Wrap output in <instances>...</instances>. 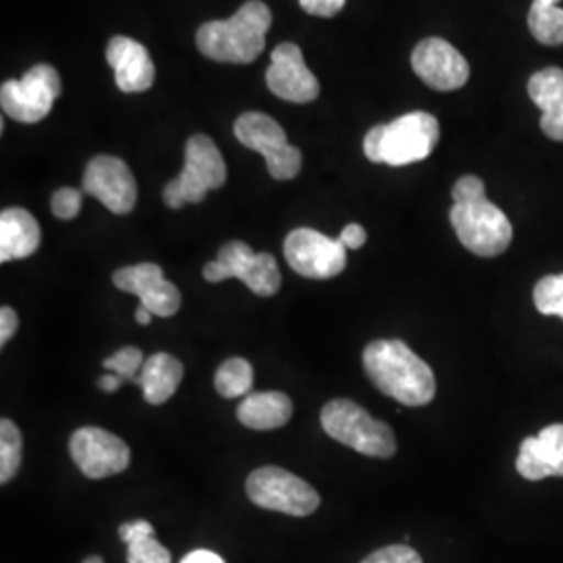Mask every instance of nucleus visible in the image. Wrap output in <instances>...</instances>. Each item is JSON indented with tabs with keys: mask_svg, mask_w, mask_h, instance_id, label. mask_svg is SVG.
Listing matches in <instances>:
<instances>
[{
	"mask_svg": "<svg viewBox=\"0 0 563 563\" xmlns=\"http://www.w3.org/2000/svg\"><path fill=\"white\" fill-rule=\"evenodd\" d=\"M449 220L463 246L478 257H499L514 241V225L495 202L486 199L478 176L455 181Z\"/></svg>",
	"mask_w": 563,
	"mask_h": 563,
	"instance_id": "1",
	"label": "nucleus"
},
{
	"mask_svg": "<svg viewBox=\"0 0 563 563\" xmlns=\"http://www.w3.org/2000/svg\"><path fill=\"white\" fill-rule=\"evenodd\" d=\"M363 367L383 395L402 405L423 407L437 395L434 372L399 339L369 342Z\"/></svg>",
	"mask_w": 563,
	"mask_h": 563,
	"instance_id": "2",
	"label": "nucleus"
},
{
	"mask_svg": "<svg viewBox=\"0 0 563 563\" xmlns=\"http://www.w3.org/2000/svg\"><path fill=\"white\" fill-rule=\"evenodd\" d=\"M269 27V7L262 0H249L230 20L201 25L197 32V46L211 60L246 65L260 59Z\"/></svg>",
	"mask_w": 563,
	"mask_h": 563,
	"instance_id": "3",
	"label": "nucleus"
},
{
	"mask_svg": "<svg viewBox=\"0 0 563 563\" xmlns=\"http://www.w3.org/2000/svg\"><path fill=\"white\" fill-rule=\"evenodd\" d=\"M439 141V120L426 111H413L390 123L374 125L363 139V153L372 163L402 167L428 159Z\"/></svg>",
	"mask_w": 563,
	"mask_h": 563,
	"instance_id": "4",
	"label": "nucleus"
},
{
	"mask_svg": "<svg viewBox=\"0 0 563 563\" xmlns=\"http://www.w3.org/2000/svg\"><path fill=\"white\" fill-rule=\"evenodd\" d=\"M323 432L367 457L390 460L397 453L395 432L388 423L372 418L362 405L351 399H334L322 409Z\"/></svg>",
	"mask_w": 563,
	"mask_h": 563,
	"instance_id": "5",
	"label": "nucleus"
},
{
	"mask_svg": "<svg viewBox=\"0 0 563 563\" xmlns=\"http://www.w3.org/2000/svg\"><path fill=\"white\" fill-rule=\"evenodd\" d=\"M228 167L218 144L205 134H195L186 142V159L180 176L163 188V202L169 209L202 202L209 190L222 188Z\"/></svg>",
	"mask_w": 563,
	"mask_h": 563,
	"instance_id": "6",
	"label": "nucleus"
},
{
	"mask_svg": "<svg viewBox=\"0 0 563 563\" xmlns=\"http://www.w3.org/2000/svg\"><path fill=\"white\" fill-rule=\"evenodd\" d=\"M246 495L253 504L292 518H307L322 504L320 493L292 472L265 465L246 478Z\"/></svg>",
	"mask_w": 563,
	"mask_h": 563,
	"instance_id": "7",
	"label": "nucleus"
},
{
	"mask_svg": "<svg viewBox=\"0 0 563 563\" xmlns=\"http://www.w3.org/2000/svg\"><path fill=\"white\" fill-rule=\"evenodd\" d=\"M202 278L211 284L236 280L257 297H274L280 290L282 274L274 255L255 253L246 242L232 241L223 244L216 262L207 263Z\"/></svg>",
	"mask_w": 563,
	"mask_h": 563,
	"instance_id": "8",
	"label": "nucleus"
},
{
	"mask_svg": "<svg viewBox=\"0 0 563 563\" xmlns=\"http://www.w3.org/2000/svg\"><path fill=\"white\" fill-rule=\"evenodd\" d=\"M234 134L242 146L263 155L274 180H292L302 167L301 151L290 144L278 121L260 111L242 113L234 123Z\"/></svg>",
	"mask_w": 563,
	"mask_h": 563,
	"instance_id": "9",
	"label": "nucleus"
},
{
	"mask_svg": "<svg viewBox=\"0 0 563 563\" xmlns=\"http://www.w3.org/2000/svg\"><path fill=\"white\" fill-rule=\"evenodd\" d=\"M60 95L59 71L38 63L25 71L21 80H7L0 88L2 113L21 123H38L44 120Z\"/></svg>",
	"mask_w": 563,
	"mask_h": 563,
	"instance_id": "10",
	"label": "nucleus"
},
{
	"mask_svg": "<svg viewBox=\"0 0 563 563\" xmlns=\"http://www.w3.org/2000/svg\"><path fill=\"white\" fill-rule=\"evenodd\" d=\"M286 263L311 280L336 278L346 267V246L311 228H297L284 241Z\"/></svg>",
	"mask_w": 563,
	"mask_h": 563,
	"instance_id": "11",
	"label": "nucleus"
},
{
	"mask_svg": "<svg viewBox=\"0 0 563 563\" xmlns=\"http://www.w3.org/2000/svg\"><path fill=\"white\" fill-rule=\"evenodd\" d=\"M69 453L81 474L92 481H102L125 472L132 457L130 446L118 434L97 426L76 430L69 441Z\"/></svg>",
	"mask_w": 563,
	"mask_h": 563,
	"instance_id": "12",
	"label": "nucleus"
},
{
	"mask_svg": "<svg viewBox=\"0 0 563 563\" xmlns=\"http://www.w3.org/2000/svg\"><path fill=\"white\" fill-rule=\"evenodd\" d=\"M81 190L101 201L111 213L128 216L139 201V186L128 163L113 155H99L86 165Z\"/></svg>",
	"mask_w": 563,
	"mask_h": 563,
	"instance_id": "13",
	"label": "nucleus"
},
{
	"mask_svg": "<svg viewBox=\"0 0 563 563\" xmlns=\"http://www.w3.org/2000/svg\"><path fill=\"white\" fill-rule=\"evenodd\" d=\"M416 76L439 92L460 90L470 80V65L462 53L443 38H426L411 53Z\"/></svg>",
	"mask_w": 563,
	"mask_h": 563,
	"instance_id": "14",
	"label": "nucleus"
},
{
	"mask_svg": "<svg viewBox=\"0 0 563 563\" xmlns=\"http://www.w3.org/2000/svg\"><path fill=\"white\" fill-rule=\"evenodd\" d=\"M272 95L282 101L311 102L320 97V81L307 67L302 51L292 42H282L272 51V65L265 71Z\"/></svg>",
	"mask_w": 563,
	"mask_h": 563,
	"instance_id": "15",
	"label": "nucleus"
},
{
	"mask_svg": "<svg viewBox=\"0 0 563 563\" xmlns=\"http://www.w3.org/2000/svg\"><path fill=\"white\" fill-rule=\"evenodd\" d=\"M113 284L121 292L136 295L142 307H146L153 316L172 318L180 311V290L176 284L165 280L162 265L157 263H139L121 267L113 274Z\"/></svg>",
	"mask_w": 563,
	"mask_h": 563,
	"instance_id": "16",
	"label": "nucleus"
},
{
	"mask_svg": "<svg viewBox=\"0 0 563 563\" xmlns=\"http://www.w3.org/2000/svg\"><path fill=\"white\" fill-rule=\"evenodd\" d=\"M107 63L115 74V84L125 95L146 92L155 81V63L146 46L128 36H115L107 44Z\"/></svg>",
	"mask_w": 563,
	"mask_h": 563,
	"instance_id": "17",
	"label": "nucleus"
},
{
	"mask_svg": "<svg viewBox=\"0 0 563 563\" xmlns=\"http://www.w3.org/2000/svg\"><path fill=\"white\" fill-rule=\"evenodd\" d=\"M516 470L532 483L551 476L563 478V423H551L537 437L523 439Z\"/></svg>",
	"mask_w": 563,
	"mask_h": 563,
	"instance_id": "18",
	"label": "nucleus"
},
{
	"mask_svg": "<svg viewBox=\"0 0 563 563\" xmlns=\"http://www.w3.org/2000/svg\"><path fill=\"white\" fill-rule=\"evenodd\" d=\"M528 95L541 109V130L547 139L563 142V69L544 67L528 80Z\"/></svg>",
	"mask_w": 563,
	"mask_h": 563,
	"instance_id": "19",
	"label": "nucleus"
},
{
	"mask_svg": "<svg viewBox=\"0 0 563 563\" xmlns=\"http://www.w3.org/2000/svg\"><path fill=\"white\" fill-rule=\"evenodd\" d=\"M41 242V225L30 211L21 207H9L0 213V262L32 257Z\"/></svg>",
	"mask_w": 563,
	"mask_h": 563,
	"instance_id": "20",
	"label": "nucleus"
},
{
	"mask_svg": "<svg viewBox=\"0 0 563 563\" xmlns=\"http://www.w3.org/2000/svg\"><path fill=\"white\" fill-rule=\"evenodd\" d=\"M239 422L251 430H276L292 418V401L280 390L251 393L239 405Z\"/></svg>",
	"mask_w": 563,
	"mask_h": 563,
	"instance_id": "21",
	"label": "nucleus"
},
{
	"mask_svg": "<svg viewBox=\"0 0 563 563\" xmlns=\"http://www.w3.org/2000/svg\"><path fill=\"white\" fill-rule=\"evenodd\" d=\"M184 378V365L169 353L151 355L139 376V386L148 405H163L169 401Z\"/></svg>",
	"mask_w": 563,
	"mask_h": 563,
	"instance_id": "22",
	"label": "nucleus"
},
{
	"mask_svg": "<svg viewBox=\"0 0 563 563\" xmlns=\"http://www.w3.org/2000/svg\"><path fill=\"white\" fill-rule=\"evenodd\" d=\"M120 539L128 544V563H172V553L155 539V528L146 520L121 523Z\"/></svg>",
	"mask_w": 563,
	"mask_h": 563,
	"instance_id": "23",
	"label": "nucleus"
},
{
	"mask_svg": "<svg viewBox=\"0 0 563 563\" xmlns=\"http://www.w3.org/2000/svg\"><path fill=\"white\" fill-rule=\"evenodd\" d=\"M253 378V365L242 357H232L218 367L213 384L223 399H244L246 395H251Z\"/></svg>",
	"mask_w": 563,
	"mask_h": 563,
	"instance_id": "24",
	"label": "nucleus"
},
{
	"mask_svg": "<svg viewBox=\"0 0 563 563\" xmlns=\"http://www.w3.org/2000/svg\"><path fill=\"white\" fill-rule=\"evenodd\" d=\"M528 27L537 42L544 46H562L563 44V9L558 7H547L532 2L528 11Z\"/></svg>",
	"mask_w": 563,
	"mask_h": 563,
	"instance_id": "25",
	"label": "nucleus"
},
{
	"mask_svg": "<svg viewBox=\"0 0 563 563\" xmlns=\"http://www.w3.org/2000/svg\"><path fill=\"white\" fill-rule=\"evenodd\" d=\"M23 437L13 420H0V484H9L20 472Z\"/></svg>",
	"mask_w": 563,
	"mask_h": 563,
	"instance_id": "26",
	"label": "nucleus"
},
{
	"mask_svg": "<svg viewBox=\"0 0 563 563\" xmlns=\"http://www.w3.org/2000/svg\"><path fill=\"white\" fill-rule=\"evenodd\" d=\"M144 355L141 349L136 346H123L118 353H113L111 357H107L102 362V367L109 374H115L123 383H139V372H142L144 365Z\"/></svg>",
	"mask_w": 563,
	"mask_h": 563,
	"instance_id": "27",
	"label": "nucleus"
},
{
	"mask_svg": "<svg viewBox=\"0 0 563 563\" xmlns=\"http://www.w3.org/2000/svg\"><path fill=\"white\" fill-rule=\"evenodd\" d=\"M534 305L543 316L563 318V274L544 276L534 286Z\"/></svg>",
	"mask_w": 563,
	"mask_h": 563,
	"instance_id": "28",
	"label": "nucleus"
},
{
	"mask_svg": "<svg viewBox=\"0 0 563 563\" xmlns=\"http://www.w3.org/2000/svg\"><path fill=\"white\" fill-rule=\"evenodd\" d=\"M81 195H84V190H78V188H69V186L59 188L51 201L53 216L65 220V222L76 220L81 211Z\"/></svg>",
	"mask_w": 563,
	"mask_h": 563,
	"instance_id": "29",
	"label": "nucleus"
},
{
	"mask_svg": "<svg viewBox=\"0 0 563 563\" xmlns=\"http://www.w3.org/2000/svg\"><path fill=\"white\" fill-rule=\"evenodd\" d=\"M362 563H423L420 553L407 544H390L374 551Z\"/></svg>",
	"mask_w": 563,
	"mask_h": 563,
	"instance_id": "30",
	"label": "nucleus"
},
{
	"mask_svg": "<svg viewBox=\"0 0 563 563\" xmlns=\"http://www.w3.org/2000/svg\"><path fill=\"white\" fill-rule=\"evenodd\" d=\"M302 11L316 18H334L339 15L346 0H299Z\"/></svg>",
	"mask_w": 563,
	"mask_h": 563,
	"instance_id": "31",
	"label": "nucleus"
},
{
	"mask_svg": "<svg viewBox=\"0 0 563 563\" xmlns=\"http://www.w3.org/2000/svg\"><path fill=\"white\" fill-rule=\"evenodd\" d=\"M18 328H20V318H18L15 309L4 305V307L0 309V346H4L7 342L15 336Z\"/></svg>",
	"mask_w": 563,
	"mask_h": 563,
	"instance_id": "32",
	"label": "nucleus"
},
{
	"mask_svg": "<svg viewBox=\"0 0 563 563\" xmlns=\"http://www.w3.org/2000/svg\"><path fill=\"white\" fill-rule=\"evenodd\" d=\"M339 241H341L346 249L357 251V249H362L365 241H367V232H365V228L360 225V223H349V225L342 230Z\"/></svg>",
	"mask_w": 563,
	"mask_h": 563,
	"instance_id": "33",
	"label": "nucleus"
},
{
	"mask_svg": "<svg viewBox=\"0 0 563 563\" xmlns=\"http://www.w3.org/2000/svg\"><path fill=\"white\" fill-rule=\"evenodd\" d=\"M181 563H225L222 558L218 555V553H213V551H205V549H199V551H192V553H188Z\"/></svg>",
	"mask_w": 563,
	"mask_h": 563,
	"instance_id": "34",
	"label": "nucleus"
},
{
	"mask_svg": "<svg viewBox=\"0 0 563 563\" xmlns=\"http://www.w3.org/2000/svg\"><path fill=\"white\" fill-rule=\"evenodd\" d=\"M121 384H123V380L121 378H118L115 374H102L101 378L97 380V386L101 388L102 393H118L121 388Z\"/></svg>",
	"mask_w": 563,
	"mask_h": 563,
	"instance_id": "35",
	"label": "nucleus"
},
{
	"mask_svg": "<svg viewBox=\"0 0 563 563\" xmlns=\"http://www.w3.org/2000/svg\"><path fill=\"white\" fill-rule=\"evenodd\" d=\"M136 322L141 323V325H148V323L153 322V313L141 305V307L136 309Z\"/></svg>",
	"mask_w": 563,
	"mask_h": 563,
	"instance_id": "36",
	"label": "nucleus"
},
{
	"mask_svg": "<svg viewBox=\"0 0 563 563\" xmlns=\"http://www.w3.org/2000/svg\"><path fill=\"white\" fill-rule=\"evenodd\" d=\"M534 2H539V4H547V7H558L562 0H534Z\"/></svg>",
	"mask_w": 563,
	"mask_h": 563,
	"instance_id": "37",
	"label": "nucleus"
},
{
	"mask_svg": "<svg viewBox=\"0 0 563 563\" xmlns=\"http://www.w3.org/2000/svg\"><path fill=\"white\" fill-rule=\"evenodd\" d=\"M81 563H104L102 562L101 558L99 555H90V558H86L84 562Z\"/></svg>",
	"mask_w": 563,
	"mask_h": 563,
	"instance_id": "38",
	"label": "nucleus"
}]
</instances>
